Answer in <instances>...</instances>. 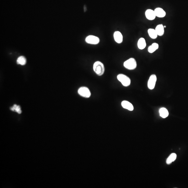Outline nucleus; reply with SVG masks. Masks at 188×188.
<instances>
[{
    "mask_svg": "<svg viewBox=\"0 0 188 188\" xmlns=\"http://www.w3.org/2000/svg\"><path fill=\"white\" fill-rule=\"evenodd\" d=\"M93 70L97 75L101 76L104 73L105 69L104 65L100 61H97L94 64Z\"/></svg>",
    "mask_w": 188,
    "mask_h": 188,
    "instance_id": "obj_1",
    "label": "nucleus"
},
{
    "mask_svg": "<svg viewBox=\"0 0 188 188\" xmlns=\"http://www.w3.org/2000/svg\"><path fill=\"white\" fill-rule=\"evenodd\" d=\"M123 65L126 68L130 70H135L137 66L136 60L133 58H131L126 60L124 63Z\"/></svg>",
    "mask_w": 188,
    "mask_h": 188,
    "instance_id": "obj_2",
    "label": "nucleus"
},
{
    "mask_svg": "<svg viewBox=\"0 0 188 188\" xmlns=\"http://www.w3.org/2000/svg\"><path fill=\"white\" fill-rule=\"evenodd\" d=\"M117 78L124 86L127 87L130 85V78L125 75L123 74L118 75L117 76Z\"/></svg>",
    "mask_w": 188,
    "mask_h": 188,
    "instance_id": "obj_3",
    "label": "nucleus"
},
{
    "mask_svg": "<svg viewBox=\"0 0 188 188\" xmlns=\"http://www.w3.org/2000/svg\"><path fill=\"white\" fill-rule=\"evenodd\" d=\"M78 92L80 96L85 98H89L91 95L90 91L86 87H80L78 89Z\"/></svg>",
    "mask_w": 188,
    "mask_h": 188,
    "instance_id": "obj_4",
    "label": "nucleus"
},
{
    "mask_svg": "<svg viewBox=\"0 0 188 188\" xmlns=\"http://www.w3.org/2000/svg\"><path fill=\"white\" fill-rule=\"evenodd\" d=\"M85 41L88 44L96 45L99 43L100 39L95 36L89 35L86 37Z\"/></svg>",
    "mask_w": 188,
    "mask_h": 188,
    "instance_id": "obj_5",
    "label": "nucleus"
},
{
    "mask_svg": "<svg viewBox=\"0 0 188 188\" xmlns=\"http://www.w3.org/2000/svg\"><path fill=\"white\" fill-rule=\"evenodd\" d=\"M157 80V77L155 75H152L150 77L148 81V87L149 89L153 90L155 87Z\"/></svg>",
    "mask_w": 188,
    "mask_h": 188,
    "instance_id": "obj_6",
    "label": "nucleus"
},
{
    "mask_svg": "<svg viewBox=\"0 0 188 188\" xmlns=\"http://www.w3.org/2000/svg\"><path fill=\"white\" fill-rule=\"evenodd\" d=\"M145 14L146 17L148 20H153L156 18L154 11L151 9H148L146 11Z\"/></svg>",
    "mask_w": 188,
    "mask_h": 188,
    "instance_id": "obj_7",
    "label": "nucleus"
},
{
    "mask_svg": "<svg viewBox=\"0 0 188 188\" xmlns=\"http://www.w3.org/2000/svg\"><path fill=\"white\" fill-rule=\"evenodd\" d=\"M154 11L156 17H159V18H164L166 16V12L162 8L158 7V8H155Z\"/></svg>",
    "mask_w": 188,
    "mask_h": 188,
    "instance_id": "obj_8",
    "label": "nucleus"
},
{
    "mask_svg": "<svg viewBox=\"0 0 188 188\" xmlns=\"http://www.w3.org/2000/svg\"><path fill=\"white\" fill-rule=\"evenodd\" d=\"M114 40L116 43H118V44H120L123 41V35L120 31H115L114 33Z\"/></svg>",
    "mask_w": 188,
    "mask_h": 188,
    "instance_id": "obj_9",
    "label": "nucleus"
},
{
    "mask_svg": "<svg viewBox=\"0 0 188 188\" xmlns=\"http://www.w3.org/2000/svg\"><path fill=\"white\" fill-rule=\"evenodd\" d=\"M155 30L159 36H162L165 33V28L162 24L158 25L155 28Z\"/></svg>",
    "mask_w": 188,
    "mask_h": 188,
    "instance_id": "obj_10",
    "label": "nucleus"
},
{
    "mask_svg": "<svg viewBox=\"0 0 188 188\" xmlns=\"http://www.w3.org/2000/svg\"><path fill=\"white\" fill-rule=\"evenodd\" d=\"M122 106L124 108L127 109L130 111H133L134 107L133 105L130 102L127 101H123L122 102Z\"/></svg>",
    "mask_w": 188,
    "mask_h": 188,
    "instance_id": "obj_11",
    "label": "nucleus"
},
{
    "mask_svg": "<svg viewBox=\"0 0 188 188\" xmlns=\"http://www.w3.org/2000/svg\"><path fill=\"white\" fill-rule=\"evenodd\" d=\"M138 48L140 50H143L146 46V43L145 39L143 38H141L139 39L137 43Z\"/></svg>",
    "mask_w": 188,
    "mask_h": 188,
    "instance_id": "obj_12",
    "label": "nucleus"
},
{
    "mask_svg": "<svg viewBox=\"0 0 188 188\" xmlns=\"http://www.w3.org/2000/svg\"><path fill=\"white\" fill-rule=\"evenodd\" d=\"M148 32L149 36L151 38L155 39L157 38L158 35L155 29H149L148 30Z\"/></svg>",
    "mask_w": 188,
    "mask_h": 188,
    "instance_id": "obj_13",
    "label": "nucleus"
},
{
    "mask_svg": "<svg viewBox=\"0 0 188 188\" xmlns=\"http://www.w3.org/2000/svg\"><path fill=\"white\" fill-rule=\"evenodd\" d=\"M159 47V44L157 43H153L151 46H149L148 48V51L149 53H153L156 51L158 49Z\"/></svg>",
    "mask_w": 188,
    "mask_h": 188,
    "instance_id": "obj_14",
    "label": "nucleus"
},
{
    "mask_svg": "<svg viewBox=\"0 0 188 188\" xmlns=\"http://www.w3.org/2000/svg\"><path fill=\"white\" fill-rule=\"evenodd\" d=\"M177 155L175 153H172L167 158L166 160V163L167 165H170L172 162L174 161L176 159Z\"/></svg>",
    "mask_w": 188,
    "mask_h": 188,
    "instance_id": "obj_15",
    "label": "nucleus"
},
{
    "mask_svg": "<svg viewBox=\"0 0 188 188\" xmlns=\"http://www.w3.org/2000/svg\"><path fill=\"white\" fill-rule=\"evenodd\" d=\"M159 113L160 116L163 118H166L168 116V111L166 108H161L160 110Z\"/></svg>",
    "mask_w": 188,
    "mask_h": 188,
    "instance_id": "obj_16",
    "label": "nucleus"
},
{
    "mask_svg": "<svg viewBox=\"0 0 188 188\" xmlns=\"http://www.w3.org/2000/svg\"><path fill=\"white\" fill-rule=\"evenodd\" d=\"M17 63L18 64L24 65L26 63V59L23 56H20L17 59Z\"/></svg>",
    "mask_w": 188,
    "mask_h": 188,
    "instance_id": "obj_17",
    "label": "nucleus"
},
{
    "mask_svg": "<svg viewBox=\"0 0 188 188\" xmlns=\"http://www.w3.org/2000/svg\"><path fill=\"white\" fill-rule=\"evenodd\" d=\"M10 109L12 111H15L19 114H21L22 112L20 106L17 105H14L13 107H11Z\"/></svg>",
    "mask_w": 188,
    "mask_h": 188,
    "instance_id": "obj_18",
    "label": "nucleus"
},
{
    "mask_svg": "<svg viewBox=\"0 0 188 188\" xmlns=\"http://www.w3.org/2000/svg\"><path fill=\"white\" fill-rule=\"evenodd\" d=\"M164 28H166V26H164Z\"/></svg>",
    "mask_w": 188,
    "mask_h": 188,
    "instance_id": "obj_19",
    "label": "nucleus"
}]
</instances>
